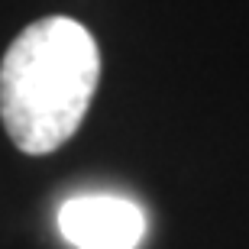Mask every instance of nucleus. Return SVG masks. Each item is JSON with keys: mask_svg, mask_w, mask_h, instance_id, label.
<instances>
[{"mask_svg": "<svg viewBox=\"0 0 249 249\" xmlns=\"http://www.w3.org/2000/svg\"><path fill=\"white\" fill-rule=\"evenodd\" d=\"M101 81V49L84 23L42 17L0 62V120L26 156L55 152L78 133Z\"/></svg>", "mask_w": 249, "mask_h": 249, "instance_id": "f257e3e1", "label": "nucleus"}, {"mask_svg": "<svg viewBox=\"0 0 249 249\" xmlns=\"http://www.w3.org/2000/svg\"><path fill=\"white\" fill-rule=\"evenodd\" d=\"M58 230L78 249H136L146 236V213L117 194H81L58 207Z\"/></svg>", "mask_w": 249, "mask_h": 249, "instance_id": "f03ea898", "label": "nucleus"}]
</instances>
